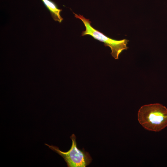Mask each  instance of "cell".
Here are the masks:
<instances>
[{"label":"cell","instance_id":"obj_4","mask_svg":"<svg viewBox=\"0 0 167 167\" xmlns=\"http://www.w3.org/2000/svg\"><path fill=\"white\" fill-rule=\"evenodd\" d=\"M45 6L50 11L51 15L55 21L60 23L63 20L60 13L62 10L59 9L57 5L53 2L50 0H41Z\"/></svg>","mask_w":167,"mask_h":167},{"label":"cell","instance_id":"obj_2","mask_svg":"<svg viewBox=\"0 0 167 167\" xmlns=\"http://www.w3.org/2000/svg\"><path fill=\"white\" fill-rule=\"evenodd\" d=\"M73 13L76 18L82 21L85 27V30L82 31L81 36L90 35L94 39L104 43L105 46L110 48L111 51V54L115 59H118L119 55L122 52L128 49L127 45L128 40L126 39L117 40L109 38L93 28L91 25V22L89 19L80 14L78 15L74 12Z\"/></svg>","mask_w":167,"mask_h":167},{"label":"cell","instance_id":"obj_1","mask_svg":"<svg viewBox=\"0 0 167 167\" xmlns=\"http://www.w3.org/2000/svg\"><path fill=\"white\" fill-rule=\"evenodd\" d=\"M138 120L145 129L159 132L167 127V108L157 103L144 105L138 111Z\"/></svg>","mask_w":167,"mask_h":167},{"label":"cell","instance_id":"obj_3","mask_svg":"<svg viewBox=\"0 0 167 167\" xmlns=\"http://www.w3.org/2000/svg\"><path fill=\"white\" fill-rule=\"evenodd\" d=\"M70 138L72 140V145L66 152L61 151L57 146L45 144L62 156L68 167H85L89 165L92 160L89 152L85 151L84 148L80 149L77 147L75 134H72Z\"/></svg>","mask_w":167,"mask_h":167}]
</instances>
